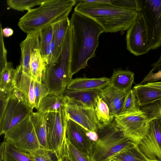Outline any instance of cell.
<instances>
[{
	"mask_svg": "<svg viewBox=\"0 0 161 161\" xmlns=\"http://www.w3.org/2000/svg\"><path fill=\"white\" fill-rule=\"evenodd\" d=\"M70 20L71 29L70 74L73 75L87 66L95 56L103 27L92 18L74 11Z\"/></svg>",
	"mask_w": 161,
	"mask_h": 161,
	"instance_id": "1",
	"label": "cell"
},
{
	"mask_svg": "<svg viewBox=\"0 0 161 161\" xmlns=\"http://www.w3.org/2000/svg\"><path fill=\"white\" fill-rule=\"evenodd\" d=\"M74 11L94 19L104 30V32L115 33L127 30L137 19V11L110 3L79 4Z\"/></svg>",
	"mask_w": 161,
	"mask_h": 161,
	"instance_id": "2",
	"label": "cell"
},
{
	"mask_svg": "<svg viewBox=\"0 0 161 161\" xmlns=\"http://www.w3.org/2000/svg\"><path fill=\"white\" fill-rule=\"evenodd\" d=\"M75 0H46L38 7L31 9L22 17L18 23L24 32L33 34L68 17Z\"/></svg>",
	"mask_w": 161,
	"mask_h": 161,
	"instance_id": "3",
	"label": "cell"
},
{
	"mask_svg": "<svg viewBox=\"0 0 161 161\" xmlns=\"http://www.w3.org/2000/svg\"><path fill=\"white\" fill-rule=\"evenodd\" d=\"M71 34L70 27L59 57L54 62L45 66L42 81L48 94H64L72 80L70 74Z\"/></svg>",
	"mask_w": 161,
	"mask_h": 161,
	"instance_id": "4",
	"label": "cell"
},
{
	"mask_svg": "<svg viewBox=\"0 0 161 161\" xmlns=\"http://www.w3.org/2000/svg\"><path fill=\"white\" fill-rule=\"evenodd\" d=\"M96 133L97 138L92 141L89 154L91 161H108L122 150L132 143H136L125 136L114 121L103 125Z\"/></svg>",
	"mask_w": 161,
	"mask_h": 161,
	"instance_id": "5",
	"label": "cell"
},
{
	"mask_svg": "<svg viewBox=\"0 0 161 161\" xmlns=\"http://www.w3.org/2000/svg\"><path fill=\"white\" fill-rule=\"evenodd\" d=\"M68 119L64 107L58 112L48 113L46 130L48 150L57 159L60 158L64 153Z\"/></svg>",
	"mask_w": 161,
	"mask_h": 161,
	"instance_id": "6",
	"label": "cell"
},
{
	"mask_svg": "<svg viewBox=\"0 0 161 161\" xmlns=\"http://www.w3.org/2000/svg\"><path fill=\"white\" fill-rule=\"evenodd\" d=\"M31 114L4 136L5 141L19 150L29 153L41 147L31 120Z\"/></svg>",
	"mask_w": 161,
	"mask_h": 161,
	"instance_id": "7",
	"label": "cell"
},
{
	"mask_svg": "<svg viewBox=\"0 0 161 161\" xmlns=\"http://www.w3.org/2000/svg\"><path fill=\"white\" fill-rule=\"evenodd\" d=\"M114 121L125 137L137 144L147 133L150 122L142 110L135 114L115 116Z\"/></svg>",
	"mask_w": 161,
	"mask_h": 161,
	"instance_id": "8",
	"label": "cell"
},
{
	"mask_svg": "<svg viewBox=\"0 0 161 161\" xmlns=\"http://www.w3.org/2000/svg\"><path fill=\"white\" fill-rule=\"evenodd\" d=\"M138 13L137 19L127 30L126 36L127 49L136 56L150 50L147 25L141 11Z\"/></svg>",
	"mask_w": 161,
	"mask_h": 161,
	"instance_id": "9",
	"label": "cell"
},
{
	"mask_svg": "<svg viewBox=\"0 0 161 161\" xmlns=\"http://www.w3.org/2000/svg\"><path fill=\"white\" fill-rule=\"evenodd\" d=\"M32 110L26 103L19 101L11 95L0 119V135L6 134L33 112Z\"/></svg>",
	"mask_w": 161,
	"mask_h": 161,
	"instance_id": "10",
	"label": "cell"
},
{
	"mask_svg": "<svg viewBox=\"0 0 161 161\" xmlns=\"http://www.w3.org/2000/svg\"><path fill=\"white\" fill-rule=\"evenodd\" d=\"M137 145L149 160L161 161V127L158 120L150 121L147 133Z\"/></svg>",
	"mask_w": 161,
	"mask_h": 161,
	"instance_id": "11",
	"label": "cell"
},
{
	"mask_svg": "<svg viewBox=\"0 0 161 161\" xmlns=\"http://www.w3.org/2000/svg\"><path fill=\"white\" fill-rule=\"evenodd\" d=\"M64 108L69 118L89 132H96L103 125L98 119L93 109L67 100Z\"/></svg>",
	"mask_w": 161,
	"mask_h": 161,
	"instance_id": "12",
	"label": "cell"
},
{
	"mask_svg": "<svg viewBox=\"0 0 161 161\" xmlns=\"http://www.w3.org/2000/svg\"><path fill=\"white\" fill-rule=\"evenodd\" d=\"M88 133L83 127L69 118L66 130V138L76 148L89 156L92 140Z\"/></svg>",
	"mask_w": 161,
	"mask_h": 161,
	"instance_id": "13",
	"label": "cell"
},
{
	"mask_svg": "<svg viewBox=\"0 0 161 161\" xmlns=\"http://www.w3.org/2000/svg\"><path fill=\"white\" fill-rule=\"evenodd\" d=\"M133 89L140 108L161 100V81L139 84Z\"/></svg>",
	"mask_w": 161,
	"mask_h": 161,
	"instance_id": "14",
	"label": "cell"
},
{
	"mask_svg": "<svg viewBox=\"0 0 161 161\" xmlns=\"http://www.w3.org/2000/svg\"><path fill=\"white\" fill-rule=\"evenodd\" d=\"M127 92L119 90L110 85L99 90V96L107 104L110 113L114 117L119 115Z\"/></svg>",
	"mask_w": 161,
	"mask_h": 161,
	"instance_id": "15",
	"label": "cell"
},
{
	"mask_svg": "<svg viewBox=\"0 0 161 161\" xmlns=\"http://www.w3.org/2000/svg\"><path fill=\"white\" fill-rule=\"evenodd\" d=\"M64 95L68 101L94 109L99 90L77 91L66 88Z\"/></svg>",
	"mask_w": 161,
	"mask_h": 161,
	"instance_id": "16",
	"label": "cell"
},
{
	"mask_svg": "<svg viewBox=\"0 0 161 161\" xmlns=\"http://www.w3.org/2000/svg\"><path fill=\"white\" fill-rule=\"evenodd\" d=\"M110 83V78L106 77L77 78L71 80L66 89L77 91L100 90L109 85Z\"/></svg>",
	"mask_w": 161,
	"mask_h": 161,
	"instance_id": "17",
	"label": "cell"
},
{
	"mask_svg": "<svg viewBox=\"0 0 161 161\" xmlns=\"http://www.w3.org/2000/svg\"><path fill=\"white\" fill-rule=\"evenodd\" d=\"M30 68L31 77L35 81L42 82L45 66L40 51L39 31L36 33L34 48L31 54Z\"/></svg>",
	"mask_w": 161,
	"mask_h": 161,
	"instance_id": "18",
	"label": "cell"
},
{
	"mask_svg": "<svg viewBox=\"0 0 161 161\" xmlns=\"http://www.w3.org/2000/svg\"><path fill=\"white\" fill-rule=\"evenodd\" d=\"M67 102L64 94H48L42 99L36 110L42 113L58 112L64 107Z\"/></svg>",
	"mask_w": 161,
	"mask_h": 161,
	"instance_id": "19",
	"label": "cell"
},
{
	"mask_svg": "<svg viewBox=\"0 0 161 161\" xmlns=\"http://www.w3.org/2000/svg\"><path fill=\"white\" fill-rule=\"evenodd\" d=\"M134 74L129 70L121 69L114 70L110 78V85L122 91L127 92L131 89L134 82Z\"/></svg>",
	"mask_w": 161,
	"mask_h": 161,
	"instance_id": "20",
	"label": "cell"
},
{
	"mask_svg": "<svg viewBox=\"0 0 161 161\" xmlns=\"http://www.w3.org/2000/svg\"><path fill=\"white\" fill-rule=\"evenodd\" d=\"M48 113L32 112L31 116L40 147L49 150L46 130V121Z\"/></svg>",
	"mask_w": 161,
	"mask_h": 161,
	"instance_id": "21",
	"label": "cell"
},
{
	"mask_svg": "<svg viewBox=\"0 0 161 161\" xmlns=\"http://www.w3.org/2000/svg\"><path fill=\"white\" fill-rule=\"evenodd\" d=\"M36 33L27 34L25 39L20 44L21 51L20 64H22L23 72L31 77L30 64Z\"/></svg>",
	"mask_w": 161,
	"mask_h": 161,
	"instance_id": "22",
	"label": "cell"
},
{
	"mask_svg": "<svg viewBox=\"0 0 161 161\" xmlns=\"http://www.w3.org/2000/svg\"><path fill=\"white\" fill-rule=\"evenodd\" d=\"M137 144L132 143L113 156L109 160L113 161H148L141 152Z\"/></svg>",
	"mask_w": 161,
	"mask_h": 161,
	"instance_id": "23",
	"label": "cell"
},
{
	"mask_svg": "<svg viewBox=\"0 0 161 161\" xmlns=\"http://www.w3.org/2000/svg\"><path fill=\"white\" fill-rule=\"evenodd\" d=\"M3 160V161H35L31 154L19 150L6 141Z\"/></svg>",
	"mask_w": 161,
	"mask_h": 161,
	"instance_id": "24",
	"label": "cell"
},
{
	"mask_svg": "<svg viewBox=\"0 0 161 161\" xmlns=\"http://www.w3.org/2000/svg\"><path fill=\"white\" fill-rule=\"evenodd\" d=\"M70 27V20L67 17L60 23L56 30L53 53L54 61L60 53L67 32Z\"/></svg>",
	"mask_w": 161,
	"mask_h": 161,
	"instance_id": "25",
	"label": "cell"
},
{
	"mask_svg": "<svg viewBox=\"0 0 161 161\" xmlns=\"http://www.w3.org/2000/svg\"><path fill=\"white\" fill-rule=\"evenodd\" d=\"M62 21L46 27L39 31L40 48L43 60L52 41L54 32Z\"/></svg>",
	"mask_w": 161,
	"mask_h": 161,
	"instance_id": "26",
	"label": "cell"
},
{
	"mask_svg": "<svg viewBox=\"0 0 161 161\" xmlns=\"http://www.w3.org/2000/svg\"><path fill=\"white\" fill-rule=\"evenodd\" d=\"M15 69L14 79V88L17 89L22 92L27 99L33 78L23 72L21 64L17 66Z\"/></svg>",
	"mask_w": 161,
	"mask_h": 161,
	"instance_id": "27",
	"label": "cell"
},
{
	"mask_svg": "<svg viewBox=\"0 0 161 161\" xmlns=\"http://www.w3.org/2000/svg\"><path fill=\"white\" fill-rule=\"evenodd\" d=\"M94 110L98 119L103 125H108L114 121V116L111 114L108 105L99 95L97 98Z\"/></svg>",
	"mask_w": 161,
	"mask_h": 161,
	"instance_id": "28",
	"label": "cell"
},
{
	"mask_svg": "<svg viewBox=\"0 0 161 161\" xmlns=\"http://www.w3.org/2000/svg\"><path fill=\"white\" fill-rule=\"evenodd\" d=\"M141 110L135 90L133 88L126 93L123 105L119 115L132 114Z\"/></svg>",
	"mask_w": 161,
	"mask_h": 161,
	"instance_id": "29",
	"label": "cell"
},
{
	"mask_svg": "<svg viewBox=\"0 0 161 161\" xmlns=\"http://www.w3.org/2000/svg\"><path fill=\"white\" fill-rule=\"evenodd\" d=\"M12 64L8 62L0 73V90L12 91L14 89V79L16 69L12 67Z\"/></svg>",
	"mask_w": 161,
	"mask_h": 161,
	"instance_id": "30",
	"label": "cell"
},
{
	"mask_svg": "<svg viewBox=\"0 0 161 161\" xmlns=\"http://www.w3.org/2000/svg\"><path fill=\"white\" fill-rule=\"evenodd\" d=\"M46 0H8L7 5L9 8L18 11H28L33 7L40 5Z\"/></svg>",
	"mask_w": 161,
	"mask_h": 161,
	"instance_id": "31",
	"label": "cell"
},
{
	"mask_svg": "<svg viewBox=\"0 0 161 161\" xmlns=\"http://www.w3.org/2000/svg\"><path fill=\"white\" fill-rule=\"evenodd\" d=\"M64 154L67 155L72 161H91L88 155L76 148L67 138Z\"/></svg>",
	"mask_w": 161,
	"mask_h": 161,
	"instance_id": "32",
	"label": "cell"
},
{
	"mask_svg": "<svg viewBox=\"0 0 161 161\" xmlns=\"http://www.w3.org/2000/svg\"><path fill=\"white\" fill-rule=\"evenodd\" d=\"M140 108L146 113L150 121L154 119L158 120L161 127V100Z\"/></svg>",
	"mask_w": 161,
	"mask_h": 161,
	"instance_id": "33",
	"label": "cell"
},
{
	"mask_svg": "<svg viewBox=\"0 0 161 161\" xmlns=\"http://www.w3.org/2000/svg\"><path fill=\"white\" fill-rule=\"evenodd\" d=\"M110 2L113 5L137 12L141 11L142 7V0H110Z\"/></svg>",
	"mask_w": 161,
	"mask_h": 161,
	"instance_id": "34",
	"label": "cell"
},
{
	"mask_svg": "<svg viewBox=\"0 0 161 161\" xmlns=\"http://www.w3.org/2000/svg\"><path fill=\"white\" fill-rule=\"evenodd\" d=\"M35 96V108L37 109L42 99L48 93L44 85L42 82L34 80Z\"/></svg>",
	"mask_w": 161,
	"mask_h": 161,
	"instance_id": "35",
	"label": "cell"
},
{
	"mask_svg": "<svg viewBox=\"0 0 161 161\" xmlns=\"http://www.w3.org/2000/svg\"><path fill=\"white\" fill-rule=\"evenodd\" d=\"M2 26L0 24V73L7 66L8 62L7 58V51L6 49L2 34Z\"/></svg>",
	"mask_w": 161,
	"mask_h": 161,
	"instance_id": "36",
	"label": "cell"
},
{
	"mask_svg": "<svg viewBox=\"0 0 161 161\" xmlns=\"http://www.w3.org/2000/svg\"><path fill=\"white\" fill-rule=\"evenodd\" d=\"M51 153L48 150L40 147L30 154L32 155L35 161H54L51 157Z\"/></svg>",
	"mask_w": 161,
	"mask_h": 161,
	"instance_id": "37",
	"label": "cell"
},
{
	"mask_svg": "<svg viewBox=\"0 0 161 161\" xmlns=\"http://www.w3.org/2000/svg\"><path fill=\"white\" fill-rule=\"evenodd\" d=\"M12 94V91L0 90V119L8 104Z\"/></svg>",
	"mask_w": 161,
	"mask_h": 161,
	"instance_id": "38",
	"label": "cell"
},
{
	"mask_svg": "<svg viewBox=\"0 0 161 161\" xmlns=\"http://www.w3.org/2000/svg\"><path fill=\"white\" fill-rule=\"evenodd\" d=\"M27 100L28 105L30 108L33 110L34 108H35L34 80L33 79H32L31 82Z\"/></svg>",
	"mask_w": 161,
	"mask_h": 161,
	"instance_id": "39",
	"label": "cell"
},
{
	"mask_svg": "<svg viewBox=\"0 0 161 161\" xmlns=\"http://www.w3.org/2000/svg\"><path fill=\"white\" fill-rule=\"evenodd\" d=\"M160 80H161V70H158L156 73L151 70L140 84L156 82Z\"/></svg>",
	"mask_w": 161,
	"mask_h": 161,
	"instance_id": "40",
	"label": "cell"
},
{
	"mask_svg": "<svg viewBox=\"0 0 161 161\" xmlns=\"http://www.w3.org/2000/svg\"><path fill=\"white\" fill-rule=\"evenodd\" d=\"M12 96L19 101L25 102L27 104V100L25 94L19 90L14 88L12 91Z\"/></svg>",
	"mask_w": 161,
	"mask_h": 161,
	"instance_id": "41",
	"label": "cell"
},
{
	"mask_svg": "<svg viewBox=\"0 0 161 161\" xmlns=\"http://www.w3.org/2000/svg\"><path fill=\"white\" fill-rule=\"evenodd\" d=\"M76 4H107L110 3V0H75Z\"/></svg>",
	"mask_w": 161,
	"mask_h": 161,
	"instance_id": "42",
	"label": "cell"
},
{
	"mask_svg": "<svg viewBox=\"0 0 161 161\" xmlns=\"http://www.w3.org/2000/svg\"><path fill=\"white\" fill-rule=\"evenodd\" d=\"M156 28L158 44L160 47L161 46V11L157 21Z\"/></svg>",
	"mask_w": 161,
	"mask_h": 161,
	"instance_id": "43",
	"label": "cell"
},
{
	"mask_svg": "<svg viewBox=\"0 0 161 161\" xmlns=\"http://www.w3.org/2000/svg\"><path fill=\"white\" fill-rule=\"evenodd\" d=\"M153 68L151 70L154 72L157 69L161 70V53L158 59L152 64Z\"/></svg>",
	"mask_w": 161,
	"mask_h": 161,
	"instance_id": "44",
	"label": "cell"
},
{
	"mask_svg": "<svg viewBox=\"0 0 161 161\" xmlns=\"http://www.w3.org/2000/svg\"><path fill=\"white\" fill-rule=\"evenodd\" d=\"M2 34L3 36L8 37L13 34V31L11 28L6 27L2 29Z\"/></svg>",
	"mask_w": 161,
	"mask_h": 161,
	"instance_id": "45",
	"label": "cell"
},
{
	"mask_svg": "<svg viewBox=\"0 0 161 161\" xmlns=\"http://www.w3.org/2000/svg\"><path fill=\"white\" fill-rule=\"evenodd\" d=\"M5 141H4L1 143L0 147V161H3V155L5 146Z\"/></svg>",
	"mask_w": 161,
	"mask_h": 161,
	"instance_id": "46",
	"label": "cell"
},
{
	"mask_svg": "<svg viewBox=\"0 0 161 161\" xmlns=\"http://www.w3.org/2000/svg\"><path fill=\"white\" fill-rule=\"evenodd\" d=\"M61 159L62 161H72L66 154L63 155L61 158Z\"/></svg>",
	"mask_w": 161,
	"mask_h": 161,
	"instance_id": "47",
	"label": "cell"
},
{
	"mask_svg": "<svg viewBox=\"0 0 161 161\" xmlns=\"http://www.w3.org/2000/svg\"><path fill=\"white\" fill-rule=\"evenodd\" d=\"M148 161H160V160H150Z\"/></svg>",
	"mask_w": 161,
	"mask_h": 161,
	"instance_id": "48",
	"label": "cell"
},
{
	"mask_svg": "<svg viewBox=\"0 0 161 161\" xmlns=\"http://www.w3.org/2000/svg\"><path fill=\"white\" fill-rule=\"evenodd\" d=\"M57 161H62L61 158L57 160Z\"/></svg>",
	"mask_w": 161,
	"mask_h": 161,
	"instance_id": "49",
	"label": "cell"
},
{
	"mask_svg": "<svg viewBox=\"0 0 161 161\" xmlns=\"http://www.w3.org/2000/svg\"><path fill=\"white\" fill-rule=\"evenodd\" d=\"M108 161H112V160H108Z\"/></svg>",
	"mask_w": 161,
	"mask_h": 161,
	"instance_id": "50",
	"label": "cell"
}]
</instances>
